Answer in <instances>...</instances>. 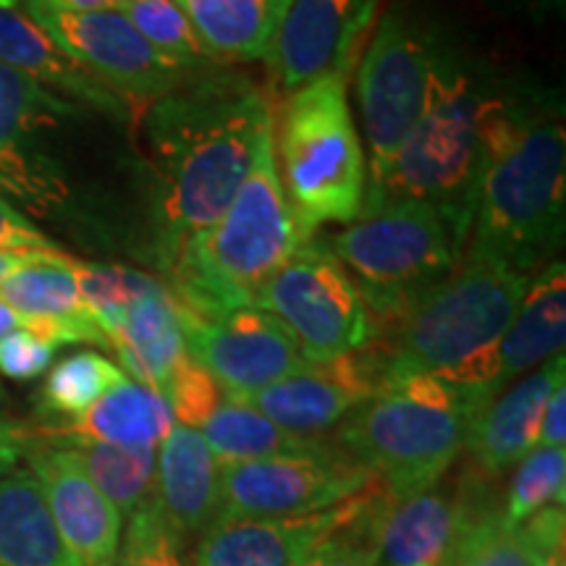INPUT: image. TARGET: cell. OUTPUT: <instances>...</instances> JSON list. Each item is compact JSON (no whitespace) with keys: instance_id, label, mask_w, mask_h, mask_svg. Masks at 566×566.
<instances>
[{"instance_id":"16","label":"cell","mask_w":566,"mask_h":566,"mask_svg":"<svg viewBox=\"0 0 566 566\" xmlns=\"http://www.w3.org/2000/svg\"><path fill=\"white\" fill-rule=\"evenodd\" d=\"M384 386L370 344L331 363H307L279 384L252 394L250 405L286 433L325 438Z\"/></svg>"},{"instance_id":"18","label":"cell","mask_w":566,"mask_h":566,"mask_svg":"<svg viewBox=\"0 0 566 566\" xmlns=\"http://www.w3.org/2000/svg\"><path fill=\"white\" fill-rule=\"evenodd\" d=\"M363 493L292 520H216L197 537L192 566H304L325 537L349 520Z\"/></svg>"},{"instance_id":"3","label":"cell","mask_w":566,"mask_h":566,"mask_svg":"<svg viewBox=\"0 0 566 566\" xmlns=\"http://www.w3.org/2000/svg\"><path fill=\"white\" fill-rule=\"evenodd\" d=\"M566 134L554 97L514 90L472 216L467 258L535 275L564 250Z\"/></svg>"},{"instance_id":"39","label":"cell","mask_w":566,"mask_h":566,"mask_svg":"<svg viewBox=\"0 0 566 566\" xmlns=\"http://www.w3.org/2000/svg\"><path fill=\"white\" fill-rule=\"evenodd\" d=\"M564 506H546L520 525L533 566H566Z\"/></svg>"},{"instance_id":"43","label":"cell","mask_w":566,"mask_h":566,"mask_svg":"<svg viewBox=\"0 0 566 566\" xmlns=\"http://www.w3.org/2000/svg\"><path fill=\"white\" fill-rule=\"evenodd\" d=\"M34 446V428L13 420L6 412H0V459L17 464L19 457H24Z\"/></svg>"},{"instance_id":"31","label":"cell","mask_w":566,"mask_h":566,"mask_svg":"<svg viewBox=\"0 0 566 566\" xmlns=\"http://www.w3.org/2000/svg\"><path fill=\"white\" fill-rule=\"evenodd\" d=\"M118 11L132 21L147 45L174 66L192 74L221 66L176 0H124Z\"/></svg>"},{"instance_id":"9","label":"cell","mask_w":566,"mask_h":566,"mask_svg":"<svg viewBox=\"0 0 566 566\" xmlns=\"http://www.w3.org/2000/svg\"><path fill=\"white\" fill-rule=\"evenodd\" d=\"M451 32L415 6L394 0L375 21L354 69L359 122L367 139V184L378 181L396 160L428 108L438 61Z\"/></svg>"},{"instance_id":"15","label":"cell","mask_w":566,"mask_h":566,"mask_svg":"<svg viewBox=\"0 0 566 566\" xmlns=\"http://www.w3.org/2000/svg\"><path fill=\"white\" fill-rule=\"evenodd\" d=\"M566 338V268L554 260L537 271L522 296L506 334L485 357L451 373V384L470 388L483 401L512 386L516 378L564 354Z\"/></svg>"},{"instance_id":"34","label":"cell","mask_w":566,"mask_h":566,"mask_svg":"<svg viewBox=\"0 0 566 566\" xmlns=\"http://www.w3.org/2000/svg\"><path fill=\"white\" fill-rule=\"evenodd\" d=\"M388 504L391 495L378 480L363 493L349 520L325 537L304 566H378L380 525Z\"/></svg>"},{"instance_id":"44","label":"cell","mask_w":566,"mask_h":566,"mask_svg":"<svg viewBox=\"0 0 566 566\" xmlns=\"http://www.w3.org/2000/svg\"><path fill=\"white\" fill-rule=\"evenodd\" d=\"M61 11H111L122 9L124 0H45Z\"/></svg>"},{"instance_id":"14","label":"cell","mask_w":566,"mask_h":566,"mask_svg":"<svg viewBox=\"0 0 566 566\" xmlns=\"http://www.w3.org/2000/svg\"><path fill=\"white\" fill-rule=\"evenodd\" d=\"M181 321L187 354L233 399H250L307 365L292 334L258 307L221 317H200L184 307Z\"/></svg>"},{"instance_id":"29","label":"cell","mask_w":566,"mask_h":566,"mask_svg":"<svg viewBox=\"0 0 566 566\" xmlns=\"http://www.w3.org/2000/svg\"><path fill=\"white\" fill-rule=\"evenodd\" d=\"M126 373L101 352H76L61 359L48 373L45 384L34 396L40 424L69 422L87 412L101 396L124 384Z\"/></svg>"},{"instance_id":"10","label":"cell","mask_w":566,"mask_h":566,"mask_svg":"<svg viewBox=\"0 0 566 566\" xmlns=\"http://www.w3.org/2000/svg\"><path fill=\"white\" fill-rule=\"evenodd\" d=\"M254 307L273 315L313 365L359 352L378 336L352 275L317 233L260 289Z\"/></svg>"},{"instance_id":"42","label":"cell","mask_w":566,"mask_h":566,"mask_svg":"<svg viewBox=\"0 0 566 566\" xmlns=\"http://www.w3.org/2000/svg\"><path fill=\"white\" fill-rule=\"evenodd\" d=\"M537 446H543V449H564L566 446V386H558L548 396L541 417Z\"/></svg>"},{"instance_id":"45","label":"cell","mask_w":566,"mask_h":566,"mask_svg":"<svg viewBox=\"0 0 566 566\" xmlns=\"http://www.w3.org/2000/svg\"><path fill=\"white\" fill-rule=\"evenodd\" d=\"M42 254H48V252H6V250H0V281L9 279L13 271H19L21 265L42 258Z\"/></svg>"},{"instance_id":"11","label":"cell","mask_w":566,"mask_h":566,"mask_svg":"<svg viewBox=\"0 0 566 566\" xmlns=\"http://www.w3.org/2000/svg\"><path fill=\"white\" fill-rule=\"evenodd\" d=\"M378 483V475L325 438L307 454L221 464L216 520H292L334 509Z\"/></svg>"},{"instance_id":"8","label":"cell","mask_w":566,"mask_h":566,"mask_svg":"<svg viewBox=\"0 0 566 566\" xmlns=\"http://www.w3.org/2000/svg\"><path fill=\"white\" fill-rule=\"evenodd\" d=\"M323 239L363 294L378 334L399 323L464 258V244L441 212L417 202L359 216Z\"/></svg>"},{"instance_id":"32","label":"cell","mask_w":566,"mask_h":566,"mask_svg":"<svg viewBox=\"0 0 566 566\" xmlns=\"http://www.w3.org/2000/svg\"><path fill=\"white\" fill-rule=\"evenodd\" d=\"M76 113L80 108L74 103L63 101L32 76L0 63V153L19 150L21 139L34 126Z\"/></svg>"},{"instance_id":"1","label":"cell","mask_w":566,"mask_h":566,"mask_svg":"<svg viewBox=\"0 0 566 566\" xmlns=\"http://www.w3.org/2000/svg\"><path fill=\"white\" fill-rule=\"evenodd\" d=\"M275 97L239 66L192 74L147 105L145 142L158 176V265L208 231L250 174Z\"/></svg>"},{"instance_id":"35","label":"cell","mask_w":566,"mask_h":566,"mask_svg":"<svg viewBox=\"0 0 566 566\" xmlns=\"http://www.w3.org/2000/svg\"><path fill=\"white\" fill-rule=\"evenodd\" d=\"M566 504V449L535 446L514 464V478L504 499L506 525L520 527L546 506Z\"/></svg>"},{"instance_id":"6","label":"cell","mask_w":566,"mask_h":566,"mask_svg":"<svg viewBox=\"0 0 566 566\" xmlns=\"http://www.w3.org/2000/svg\"><path fill=\"white\" fill-rule=\"evenodd\" d=\"M530 281L533 275L464 254L449 279L370 342L380 384L412 375L449 378L478 363L506 334Z\"/></svg>"},{"instance_id":"22","label":"cell","mask_w":566,"mask_h":566,"mask_svg":"<svg viewBox=\"0 0 566 566\" xmlns=\"http://www.w3.org/2000/svg\"><path fill=\"white\" fill-rule=\"evenodd\" d=\"M155 504L184 541L200 537L221 509V464L195 428L174 424L160 443Z\"/></svg>"},{"instance_id":"33","label":"cell","mask_w":566,"mask_h":566,"mask_svg":"<svg viewBox=\"0 0 566 566\" xmlns=\"http://www.w3.org/2000/svg\"><path fill=\"white\" fill-rule=\"evenodd\" d=\"M71 273L76 279V289H80L84 307H87V313L97 323V328L103 331L105 338L116 331V325L124 321L126 310L134 302H139L142 296L163 286L153 275L122 265H92L71 260Z\"/></svg>"},{"instance_id":"21","label":"cell","mask_w":566,"mask_h":566,"mask_svg":"<svg viewBox=\"0 0 566 566\" xmlns=\"http://www.w3.org/2000/svg\"><path fill=\"white\" fill-rule=\"evenodd\" d=\"M174 424L166 396L126 378L74 420L34 428V443H108L122 449H155L166 441Z\"/></svg>"},{"instance_id":"37","label":"cell","mask_w":566,"mask_h":566,"mask_svg":"<svg viewBox=\"0 0 566 566\" xmlns=\"http://www.w3.org/2000/svg\"><path fill=\"white\" fill-rule=\"evenodd\" d=\"M163 396L171 407L174 420H179L184 428L197 430L226 399V391L205 367L197 365L187 354V359L176 367L174 378L168 380Z\"/></svg>"},{"instance_id":"46","label":"cell","mask_w":566,"mask_h":566,"mask_svg":"<svg viewBox=\"0 0 566 566\" xmlns=\"http://www.w3.org/2000/svg\"><path fill=\"white\" fill-rule=\"evenodd\" d=\"M27 331V317L13 313V310L9 307V304L0 302V338H3L6 334H11V331Z\"/></svg>"},{"instance_id":"23","label":"cell","mask_w":566,"mask_h":566,"mask_svg":"<svg viewBox=\"0 0 566 566\" xmlns=\"http://www.w3.org/2000/svg\"><path fill=\"white\" fill-rule=\"evenodd\" d=\"M462 535L454 483L391 501L380 525L378 566H446Z\"/></svg>"},{"instance_id":"48","label":"cell","mask_w":566,"mask_h":566,"mask_svg":"<svg viewBox=\"0 0 566 566\" xmlns=\"http://www.w3.org/2000/svg\"><path fill=\"white\" fill-rule=\"evenodd\" d=\"M0 399H3V388H0Z\"/></svg>"},{"instance_id":"4","label":"cell","mask_w":566,"mask_h":566,"mask_svg":"<svg viewBox=\"0 0 566 566\" xmlns=\"http://www.w3.org/2000/svg\"><path fill=\"white\" fill-rule=\"evenodd\" d=\"M273 129L275 116L260 134L250 174L223 216L189 239L163 271L189 313L221 317L254 307L260 289L310 239L283 192Z\"/></svg>"},{"instance_id":"28","label":"cell","mask_w":566,"mask_h":566,"mask_svg":"<svg viewBox=\"0 0 566 566\" xmlns=\"http://www.w3.org/2000/svg\"><path fill=\"white\" fill-rule=\"evenodd\" d=\"M71 260L74 258H69L66 252H48L21 265L9 279L0 281V302L27 317H51V321L97 328L76 289Z\"/></svg>"},{"instance_id":"30","label":"cell","mask_w":566,"mask_h":566,"mask_svg":"<svg viewBox=\"0 0 566 566\" xmlns=\"http://www.w3.org/2000/svg\"><path fill=\"white\" fill-rule=\"evenodd\" d=\"M66 449L74 451L97 491L122 516H132L155 499V449H122L108 443H71Z\"/></svg>"},{"instance_id":"20","label":"cell","mask_w":566,"mask_h":566,"mask_svg":"<svg viewBox=\"0 0 566 566\" xmlns=\"http://www.w3.org/2000/svg\"><path fill=\"white\" fill-rule=\"evenodd\" d=\"M0 63L32 76L76 108H92L113 122H126L132 105L113 95L108 87L92 80L87 71L76 66L55 42L40 30L30 17L24 0H0Z\"/></svg>"},{"instance_id":"5","label":"cell","mask_w":566,"mask_h":566,"mask_svg":"<svg viewBox=\"0 0 566 566\" xmlns=\"http://www.w3.org/2000/svg\"><path fill=\"white\" fill-rule=\"evenodd\" d=\"M488 401L438 375L378 388L334 430V441L378 475L391 501L441 483Z\"/></svg>"},{"instance_id":"19","label":"cell","mask_w":566,"mask_h":566,"mask_svg":"<svg viewBox=\"0 0 566 566\" xmlns=\"http://www.w3.org/2000/svg\"><path fill=\"white\" fill-rule=\"evenodd\" d=\"M564 380L566 357L556 354L535 373L516 378L512 386L495 394L483 409H478L467 430L464 449L470 462L485 475L499 478L525 459L537 446L548 396L564 386Z\"/></svg>"},{"instance_id":"47","label":"cell","mask_w":566,"mask_h":566,"mask_svg":"<svg viewBox=\"0 0 566 566\" xmlns=\"http://www.w3.org/2000/svg\"><path fill=\"white\" fill-rule=\"evenodd\" d=\"M13 467V462H6V459H0V475H6V472H9Z\"/></svg>"},{"instance_id":"13","label":"cell","mask_w":566,"mask_h":566,"mask_svg":"<svg viewBox=\"0 0 566 566\" xmlns=\"http://www.w3.org/2000/svg\"><path fill=\"white\" fill-rule=\"evenodd\" d=\"M384 0H292L268 55L275 101L323 76H354Z\"/></svg>"},{"instance_id":"41","label":"cell","mask_w":566,"mask_h":566,"mask_svg":"<svg viewBox=\"0 0 566 566\" xmlns=\"http://www.w3.org/2000/svg\"><path fill=\"white\" fill-rule=\"evenodd\" d=\"M42 181L32 174L19 150L0 153V189L17 197H34L40 192Z\"/></svg>"},{"instance_id":"26","label":"cell","mask_w":566,"mask_h":566,"mask_svg":"<svg viewBox=\"0 0 566 566\" xmlns=\"http://www.w3.org/2000/svg\"><path fill=\"white\" fill-rule=\"evenodd\" d=\"M0 566H80L63 546L30 467L0 475Z\"/></svg>"},{"instance_id":"40","label":"cell","mask_w":566,"mask_h":566,"mask_svg":"<svg viewBox=\"0 0 566 566\" xmlns=\"http://www.w3.org/2000/svg\"><path fill=\"white\" fill-rule=\"evenodd\" d=\"M0 250L6 252H63L59 244L40 231L30 218L21 216L11 202L0 197Z\"/></svg>"},{"instance_id":"17","label":"cell","mask_w":566,"mask_h":566,"mask_svg":"<svg viewBox=\"0 0 566 566\" xmlns=\"http://www.w3.org/2000/svg\"><path fill=\"white\" fill-rule=\"evenodd\" d=\"M40 480L63 546L80 566H113L122 543L124 516L97 491L66 446L34 443L24 454Z\"/></svg>"},{"instance_id":"7","label":"cell","mask_w":566,"mask_h":566,"mask_svg":"<svg viewBox=\"0 0 566 566\" xmlns=\"http://www.w3.org/2000/svg\"><path fill=\"white\" fill-rule=\"evenodd\" d=\"M344 76H323L275 103L273 142L286 200L307 237L359 218L367 155L352 118Z\"/></svg>"},{"instance_id":"12","label":"cell","mask_w":566,"mask_h":566,"mask_svg":"<svg viewBox=\"0 0 566 566\" xmlns=\"http://www.w3.org/2000/svg\"><path fill=\"white\" fill-rule=\"evenodd\" d=\"M24 6L76 66L129 105L147 108L192 76L160 59L122 11H61L45 0H24Z\"/></svg>"},{"instance_id":"36","label":"cell","mask_w":566,"mask_h":566,"mask_svg":"<svg viewBox=\"0 0 566 566\" xmlns=\"http://www.w3.org/2000/svg\"><path fill=\"white\" fill-rule=\"evenodd\" d=\"M184 548L187 541L176 533L153 499L129 516L113 566H192Z\"/></svg>"},{"instance_id":"2","label":"cell","mask_w":566,"mask_h":566,"mask_svg":"<svg viewBox=\"0 0 566 566\" xmlns=\"http://www.w3.org/2000/svg\"><path fill=\"white\" fill-rule=\"evenodd\" d=\"M514 90L480 69L451 38L438 61L428 108L391 168L367 184L359 216L396 202L428 205L441 212L467 250L480 184Z\"/></svg>"},{"instance_id":"27","label":"cell","mask_w":566,"mask_h":566,"mask_svg":"<svg viewBox=\"0 0 566 566\" xmlns=\"http://www.w3.org/2000/svg\"><path fill=\"white\" fill-rule=\"evenodd\" d=\"M197 433L205 438L218 464L307 454L325 441V438H300L286 433L268 420L263 412H258L250 401L233 399V396H226L216 412L197 428Z\"/></svg>"},{"instance_id":"25","label":"cell","mask_w":566,"mask_h":566,"mask_svg":"<svg viewBox=\"0 0 566 566\" xmlns=\"http://www.w3.org/2000/svg\"><path fill=\"white\" fill-rule=\"evenodd\" d=\"M221 66L268 61L292 0H176Z\"/></svg>"},{"instance_id":"38","label":"cell","mask_w":566,"mask_h":566,"mask_svg":"<svg viewBox=\"0 0 566 566\" xmlns=\"http://www.w3.org/2000/svg\"><path fill=\"white\" fill-rule=\"evenodd\" d=\"M55 352H59L55 346L32 336L30 331H11L0 338V375L19 384L40 378L42 373L51 370Z\"/></svg>"},{"instance_id":"24","label":"cell","mask_w":566,"mask_h":566,"mask_svg":"<svg viewBox=\"0 0 566 566\" xmlns=\"http://www.w3.org/2000/svg\"><path fill=\"white\" fill-rule=\"evenodd\" d=\"M184 307L163 283L126 310L124 321L108 336V346L118 354V367L142 386L166 391L176 367L187 359L184 344Z\"/></svg>"}]
</instances>
